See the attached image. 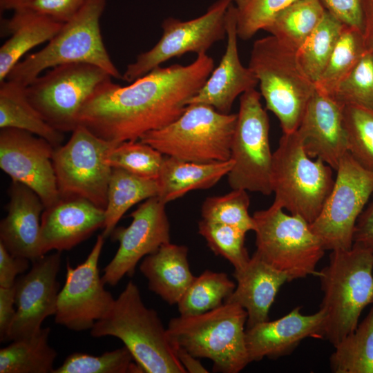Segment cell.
Instances as JSON below:
<instances>
[{"label":"cell","instance_id":"1","mask_svg":"<svg viewBox=\"0 0 373 373\" xmlns=\"http://www.w3.org/2000/svg\"><path fill=\"white\" fill-rule=\"evenodd\" d=\"M213 68V58L202 54L186 66L157 67L128 86L106 82L82 106L79 124L113 143L139 140L177 119Z\"/></svg>","mask_w":373,"mask_h":373},{"label":"cell","instance_id":"2","mask_svg":"<svg viewBox=\"0 0 373 373\" xmlns=\"http://www.w3.org/2000/svg\"><path fill=\"white\" fill-rule=\"evenodd\" d=\"M94 338L120 339L147 373H186L177 346L153 309L145 306L136 284L129 281L108 314L90 329Z\"/></svg>","mask_w":373,"mask_h":373},{"label":"cell","instance_id":"3","mask_svg":"<svg viewBox=\"0 0 373 373\" xmlns=\"http://www.w3.org/2000/svg\"><path fill=\"white\" fill-rule=\"evenodd\" d=\"M373 256L353 245L332 251L328 265L318 271L323 292L320 309L325 319L322 336L334 346L353 332L362 311L373 303Z\"/></svg>","mask_w":373,"mask_h":373},{"label":"cell","instance_id":"4","mask_svg":"<svg viewBox=\"0 0 373 373\" xmlns=\"http://www.w3.org/2000/svg\"><path fill=\"white\" fill-rule=\"evenodd\" d=\"M106 5V0H88L44 48L19 61L6 79L26 87L44 70L72 63L93 64L112 77L122 79V74L112 61L101 34L100 19Z\"/></svg>","mask_w":373,"mask_h":373},{"label":"cell","instance_id":"5","mask_svg":"<svg viewBox=\"0 0 373 373\" xmlns=\"http://www.w3.org/2000/svg\"><path fill=\"white\" fill-rule=\"evenodd\" d=\"M249 68L258 79L267 109L276 116L283 133L295 132L316 90L300 64L297 50L272 35L257 39Z\"/></svg>","mask_w":373,"mask_h":373},{"label":"cell","instance_id":"6","mask_svg":"<svg viewBox=\"0 0 373 373\" xmlns=\"http://www.w3.org/2000/svg\"><path fill=\"white\" fill-rule=\"evenodd\" d=\"M247 314L224 302L211 311L169 321L168 334L175 344L200 358H208L216 372L238 373L250 363L246 345Z\"/></svg>","mask_w":373,"mask_h":373},{"label":"cell","instance_id":"7","mask_svg":"<svg viewBox=\"0 0 373 373\" xmlns=\"http://www.w3.org/2000/svg\"><path fill=\"white\" fill-rule=\"evenodd\" d=\"M237 113H222L202 104L187 106L175 121L144 134L139 140L164 155L209 163L231 159Z\"/></svg>","mask_w":373,"mask_h":373},{"label":"cell","instance_id":"8","mask_svg":"<svg viewBox=\"0 0 373 373\" xmlns=\"http://www.w3.org/2000/svg\"><path fill=\"white\" fill-rule=\"evenodd\" d=\"M332 168L310 157L296 132L283 133L273 153L271 186L274 202L309 224L320 213L333 187Z\"/></svg>","mask_w":373,"mask_h":373},{"label":"cell","instance_id":"9","mask_svg":"<svg viewBox=\"0 0 373 373\" xmlns=\"http://www.w3.org/2000/svg\"><path fill=\"white\" fill-rule=\"evenodd\" d=\"M255 251L264 261L285 273L289 282L309 275L318 276L316 266L325 251L321 241L303 218L284 212L273 202L256 211Z\"/></svg>","mask_w":373,"mask_h":373},{"label":"cell","instance_id":"10","mask_svg":"<svg viewBox=\"0 0 373 373\" xmlns=\"http://www.w3.org/2000/svg\"><path fill=\"white\" fill-rule=\"evenodd\" d=\"M104 69L90 64L72 63L52 68L26 88L27 97L44 119L56 130L73 132L87 99L112 80Z\"/></svg>","mask_w":373,"mask_h":373},{"label":"cell","instance_id":"11","mask_svg":"<svg viewBox=\"0 0 373 373\" xmlns=\"http://www.w3.org/2000/svg\"><path fill=\"white\" fill-rule=\"evenodd\" d=\"M261 94L255 88L240 97L239 111L231 148L233 165L227 174L231 189L272 193L273 153L269 144V122Z\"/></svg>","mask_w":373,"mask_h":373},{"label":"cell","instance_id":"12","mask_svg":"<svg viewBox=\"0 0 373 373\" xmlns=\"http://www.w3.org/2000/svg\"><path fill=\"white\" fill-rule=\"evenodd\" d=\"M116 144L79 124L69 140L54 149L52 160L60 198H84L105 210L112 172L105 157Z\"/></svg>","mask_w":373,"mask_h":373},{"label":"cell","instance_id":"13","mask_svg":"<svg viewBox=\"0 0 373 373\" xmlns=\"http://www.w3.org/2000/svg\"><path fill=\"white\" fill-rule=\"evenodd\" d=\"M336 171L332 191L309 226L325 250H348L353 245L357 219L373 194V171L361 166L349 153Z\"/></svg>","mask_w":373,"mask_h":373},{"label":"cell","instance_id":"14","mask_svg":"<svg viewBox=\"0 0 373 373\" xmlns=\"http://www.w3.org/2000/svg\"><path fill=\"white\" fill-rule=\"evenodd\" d=\"M233 0H218L199 17L181 21L163 20L162 35L150 50L139 54L122 74V79L133 82L165 61L188 52L198 55L207 51L226 36V13Z\"/></svg>","mask_w":373,"mask_h":373},{"label":"cell","instance_id":"15","mask_svg":"<svg viewBox=\"0 0 373 373\" xmlns=\"http://www.w3.org/2000/svg\"><path fill=\"white\" fill-rule=\"evenodd\" d=\"M104 240L102 234L99 235L86 260L77 267H72L67 262L66 282L59 292L55 321L70 330L90 329L115 302L104 289L98 268Z\"/></svg>","mask_w":373,"mask_h":373},{"label":"cell","instance_id":"16","mask_svg":"<svg viewBox=\"0 0 373 373\" xmlns=\"http://www.w3.org/2000/svg\"><path fill=\"white\" fill-rule=\"evenodd\" d=\"M166 204L157 196L146 200L130 216L127 227L115 228L111 236L119 242L118 249L104 269V284L117 285L124 276H133L142 258L171 242Z\"/></svg>","mask_w":373,"mask_h":373},{"label":"cell","instance_id":"17","mask_svg":"<svg viewBox=\"0 0 373 373\" xmlns=\"http://www.w3.org/2000/svg\"><path fill=\"white\" fill-rule=\"evenodd\" d=\"M54 149L47 140L28 131L1 128V169L13 182L35 191L45 208L60 199L52 160Z\"/></svg>","mask_w":373,"mask_h":373},{"label":"cell","instance_id":"18","mask_svg":"<svg viewBox=\"0 0 373 373\" xmlns=\"http://www.w3.org/2000/svg\"><path fill=\"white\" fill-rule=\"evenodd\" d=\"M32 263L30 270L17 278L14 285L17 309L7 341L35 334L42 328L44 321L56 314L60 251L46 254Z\"/></svg>","mask_w":373,"mask_h":373},{"label":"cell","instance_id":"19","mask_svg":"<svg viewBox=\"0 0 373 373\" xmlns=\"http://www.w3.org/2000/svg\"><path fill=\"white\" fill-rule=\"evenodd\" d=\"M343 106L316 88L296 132L307 154L336 170L348 153Z\"/></svg>","mask_w":373,"mask_h":373},{"label":"cell","instance_id":"20","mask_svg":"<svg viewBox=\"0 0 373 373\" xmlns=\"http://www.w3.org/2000/svg\"><path fill=\"white\" fill-rule=\"evenodd\" d=\"M227 46L219 65L189 101L188 105L202 104L222 113H230L237 97L258 84L253 71L244 66L238 48L237 21L235 6L230 4L226 13Z\"/></svg>","mask_w":373,"mask_h":373},{"label":"cell","instance_id":"21","mask_svg":"<svg viewBox=\"0 0 373 373\" xmlns=\"http://www.w3.org/2000/svg\"><path fill=\"white\" fill-rule=\"evenodd\" d=\"M105 210L80 198H60L45 208L41 218L42 256L52 250L62 251L77 246L96 230L103 229Z\"/></svg>","mask_w":373,"mask_h":373},{"label":"cell","instance_id":"22","mask_svg":"<svg viewBox=\"0 0 373 373\" xmlns=\"http://www.w3.org/2000/svg\"><path fill=\"white\" fill-rule=\"evenodd\" d=\"M325 314L304 315L297 307L285 316L266 321L246 329V345L249 362L264 357L277 358L287 355L307 337L322 338Z\"/></svg>","mask_w":373,"mask_h":373},{"label":"cell","instance_id":"23","mask_svg":"<svg viewBox=\"0 0 373 373\" xmlns=\"http://www.w3.org/2000/svg\"><path fill=\"white\" fill-rule=\"evenodd\" d=\"M8 194L7 214L0 222V242L13 256L34 262L44 256L40 233L45 207L38 195L21 183L12 181Z\"/></svg>","mask_w":373,"mask_h":373},{"label":"cell","instance_id":"24","mask_svg":"<svg viewBox=\"0 0 373 373\" xmlns=\"http://www.w3.org/2000/svg\"><path fill=\"white\" fill-rule=\"evenodd\" d=\"M237 281L225 302L238 304L247 314V328L268 321L269 312L281 286L288 276L264 261L256 252L242 269L234 270Z\"/></svg>","mask_w":373,"mask_h":373},{"label":"cell","instance_id":"25","mask_svg":"<svg viewBox=\"0 0 373 373\" xmlns=\"http://www.w3.org/2000/svg\"><path fill=\"white\" fill-rule=\"evenodd\" d=\"M140 270L149 289L169 305L178 303L195 277L189 267L188 248L171 242L144 257Z\"/></svg>","mask_w":373,"mask_h":373},{"label":"cell","instance_id":"26","mask_svg":"<svg viewBox=\"0 0 373 373\" xmlns=\"http://www.w3.org/2000/svg\"><path fill=\"white\" fill-rule=\"evenodd\" d=\"M13 12L2 26L10 37L0 48V83L26 52L50 41L64 24L26 7Z\"/></svg>","mask_w":373,"mask_h":373},{"label":"cell","instance_id":"27","mask_svg":"<svg viewBox=\"0 0 373 373\" xmlns=\"http://www.w3.org/2000/svg\"><path fill=\"white\" fill-rule=\"evenodd\" d=\"M233 165L231 159L200 163L164 155L157 179V197L166 204L191 191L209 189L227 175Z\"/></svg>","mask_w":373,"mask_h":373},{"label":"cell","instance_id":"28","mask_svg":"<svg viewBox=\"0 0 373 373\" xmlns=\"http://www.w3.org/2000/svg\"><path fill=\"white\" fill-rule=\"evenodd\" d=\"M26 86L9 79L0 83V128L28 131L50 142L61 145L64 133L48 124L30 102Z\"/></svg>","mask_w":373,"mask_h":373},{"label":"cell","instance_id":"29","mask_svg":"<svg viewBox=\"0 0 373 373\" xmlns=\"http://www.w3.org/2000/svg\"><path fill=\"white\" fill-rule=\"evenodd\" d=\"M155 179L136 175L126 170L112 168L105 209L102 235L111 236L124 214L133 205L158 195Z\"/></svg>","mask_w":373,"mask_h":373},{"label":"cell","instance_id":"30","mask_svg":"<svg viewBox=\"0 0 373 373\" xmlns=\"http://www.w3.org/2000/svg\"><path fill=\"white\" fill-rule=\"evenodd\" d=\"M50 329L12 341L0 350V373H52L57 352L48 343Z\"/></svg>","mask_w":373,"mask_h":373},{"label":"cell","instance_id":"31","mask_svg":"<svg viewBox=\"0 0 373 373\" xmlns=\"http://www.w3.org/2000/svg\"><path fill=\"white\" fill-rule=\"evenodd\" d=\"M325 12L318 0H296L278 12L263 30L298 50Z\"/></svg>","mask_w":373,"mask_h":373},{"label":"cell","instance_id":"32","mask_svg":"<svg viewBox=\"0 0 373 373\" xmlns=\"http://www.w3.org/2000/svg\"><path fill=\"white\" fill-rule=\"evenodd\" d=\"M330 367L335 373H373V306L356 328L335 346Z\"/></svg>","mask_w":373,"mask_h":373},{"label":"cell","instance_id":"33","mask_svg":"<svg viewBox=\"0 0 373 373\" xmlns=\"http://www.w3.org/2000/svg\"><path fill=\"white\" fill-rule=\"evenodd\" d=\"M236 286L225 273L205 270L195 277L177 304L180 314L197 315L220 307Z\"/></svg>","mask_w":373,"mask_h":373},{"label":"cell","instance_id":"34","mask_svg":"<svg viewBox=\"0 0 373 373\" xmlns=\"http://www.w3.org/2000/svg\"><path fill=\"white\" fill-rule=\"evenodd\" d=\"M367 51L362 32L344 25L323 72L315 83L316 88L331 96Z\"/></svg>","mask_w":373,"mask_h":373},{"label":"cell","instance_id":"35","mask_svg":"<svg viewBox=\"0 0 373 373\" xmlns=\"http://www.w3.org/2000/svg\"><path fill=\"white\" fill-rule=\"evenodd\" d=\"M343 27L325 11L318 25L297 50L301 67L314 84L323 73Z\"/></svg>","mask_w":373,"mask_h":373},{"label":"cell","instance_id":"36","mask_svg":"<svg viewBox=\"0 0 373 373\" xmlns=\"http://www.w3.org/2000/svg\"><path fill=\"white\" fill-rule=\"evenodd\" d=\"M164 155L140 140L126 141L111 147L105 161L111 168L126 170L136 175L157 180Z\"/></svg>","mask_w":373,"mask_h":373},{"label":"cell","instance_id":"37","mask_svg":"<svg viewBox=\"0 0 373 373\" xmlns=\"http://www.w3.org/2000/svg\"><path fill=\"white\" fill-rule=\"evenodd\" d=\"M343 116L348 153L361 166L373 171V108L344 105Z\"/></svg>","mask_w":373,"mask_h":373},{"label":"cell","instance_id":"38","mask_svg":"<svg viewBox=\"0 0 373 373\" xmlns=\"http://www.w3.org/2000/svg\"><path fill=\"white\" fill-rule=\"evenodd\" d=\"M142 369L125 347L99 356L75 352L52 373H140Z\"/></svg>","mask_w":373,"mask_h":373},{"label":"cell","instance_id":"39","mask_svg":"<svg viewBox=\"0 0 373 373\" xmlns=\"http://www.w3.org/2000/svg\"><path fill=\"white\" fill-rule=\"evenodd\" d=\"M247 192L232 189L223 195L207 197L201 207L202 219L233 226L246 233L254 231L255 222L249 213Z\"/></svg>","mask_w":373,"mask_h":373},{"label":"cell","instance_id":"40","mask_svg":"<svg viewBox=\"0 0 373 373\" xmlns=\"http://www.w3.org/2000/svg\"><path fill=\"white\" fill-rule=\"evenodd\" d=\"M198 228L210 249L227 260L234 270L247 264L250 257L245 246L246 232L233 226L204 219L199 221Z\"/></svg>","mask_w":373,"mask_h":373},{"label":"cell","instance_id":"41","mask_svg":"<svg viewBox=\"0 0 373 373\" xmlns=\"http://www.w3.org/2000/svg\"><path fill=\"white\" fill-rule=\"evenodd\" d=\"M342 104L373 108V52L367 51L330 96Z\"/></svg>","mask_w":373,"mask_h":373},{"label":"cell","instance_id":"42","mask_svg":"<svg viewBox=\"0 0 373 373\" xmlns=\"http://www.w3.org/2000/svg\"><path fill=\"white\" fill-rule=\"evenodd\" d=\"M296 0H233L237 33L243 40L264 30L274 17Z\"/></svg>","mask_w":373,"mask_h":373},{"label":"cell","instance_id":"43","mask_svg":"<svg viewBox=\"0 0 373 373\" xmlns=\"http://www.w3.org/2000/svg\"><path fill=\"white\" fill-rule=\"evenodd\" d=\"M325 11L343 25L358 29L363 28L365 0H318Z\"/></svg>","mask_w":373,"mask_h":373},{"label":"cell","instance_id":"44","mask_svg":"<svg viewBox=\"0 0 373 373\" xmlns=\"http://www.w3.org/2000/svg\"><path fill=\"white\" fill-rule=\"evenodd\" d=\"M88 0H30L23 7L64 23L72 19Z\"/></svg>","mask_w":373,"mask_h":373},{"label":"cell","instance_id":"45","mask_svg":"<svg viewBox=\"0 0 373 373\" xmlns=\"http://www.w3.org/2000/svg\"><path fill=\"white\" fill-rule=\"evenodd\" d=\"M30 262L26 258L11 254L0 242V287H12L16 277L28 269Z\"/></svg>","mask_w":373,"mask_h":373},{"label":"cell","instance_id":"46","mask_svg":"<svg viewBox=\"0 0 373 373\" xmlns=\"http://www.w3.org/2000/svg\"><path fill=\"white\" fill-rule=\"evenodd\" d=\"M353 245L366 249L373 256V194L356 222Z\"/></svg>","mask_w":373,"mask_h":373},{"label":"cell","instance_id":"47","mask_svg":"<svg viewBox=\"0 0 373 373\" xmlns=\"http://www.w3.org/2000/svg\"><path fill=\"white\" fill-rule=\"evenodd\" d=\"M15 290L14 285L10 287H0V338L7 341V336L12 323L16 309Z\"/></svg>","mask_w":373,"mask_h":373},{"label":"cell","instance_id":"48","mask_svg":"<svg viewBox=\"0 0 373 373\" xmlns=\"http://www.w3.org/2000/svg\"><path fill=\"white\" fill-rule=\"evenodd\" d=\"M363 37L367 50L373 52V0L364 1Z\"/></svg>","mask_w":373,"mask_h":373},{"label":"cell","instance_id":"49","mask_svg":"<svg viewBox=\"0 0 373 373\" xmlns=\"http://www.w3.org/2000/svg\"><path fill=\"white\" fill-rule=\"evenodd\" d=\"M176 354L178 360L186 372L207 373L208 370L202 365L198 358L193 356L186 350L177 346Z\"/></svg>","mask_w":373,"mask_h":373},{"label":"cell","instance_id":"50","mask_svg":"<svg viewBox=\"0 0 373 373\" xmlns=\"http://www.w3.org/2000/svg\"><path fill=\"white\" fill-rule=\"evenodd\" d=\"M30 0H0V10H15L23 7Z\"/></svg>","mask_w":373,"mask_h":373}]
</instances>
